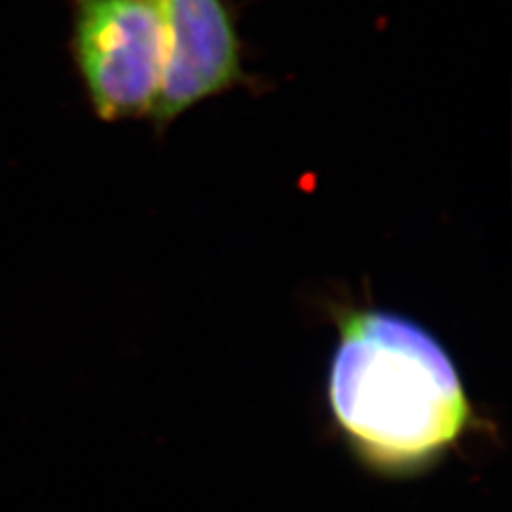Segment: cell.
I'll return each mask as SVG.
<instances>
[{"label":"cell","mask_w":512,"mask_h":512,"mask_svg":"<svg viewBox=\"0 0 512 512\" xmlns=\"http://www.w3.org/2000/svg\"><path fill=\"white\" fill-rule=\"evenodd\" d=\"M330 403L359 448L380 463H416L458 437L467 401L439 342L380 310L340 315Z\"/></svg>","instance_id":"obj_1"},{"label":"cell","mask_w":512,"mask_h":512,"mask_svg":"<svg viewBox=\"0 0 512 512\" xmlns=\"http://www.w3.org/2000/svg\"><path fill=\"white\" fill-rule=\"evenodd\" d=\"M71 42L101 120L150 118L165 65L164 18L156 0H73Z\"/></svg>","instance_id":"obj_2"},{"label":"cell","mask_w":512,"mask_h":512,"mask_svg":"<svg viewBox=\"0 0 512 512\" xmlns=\"http://www.w3.org/2000/svg\"><path fill=\"white\" fill-rule=\"evenodd\" d=\"M164 18L165 65L150 120L158 131L186 110L249 84L238 19L228 0H156Z\"/></svg>","instance_id":"obj_3"}]
</instances>
